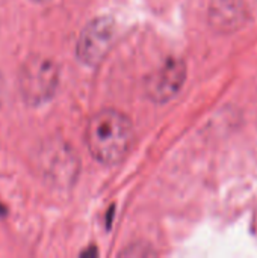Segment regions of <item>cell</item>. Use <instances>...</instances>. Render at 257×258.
Instances as JSON below:
<instances>
[{"label": "cell", "mask_w": 257, "mask_h": 258, "mask_svg": "<svg viewBox=\"0 0 257 258\" xmlns=\"http://www.w3.org/2000/svg\"><path fill=\"white\" fill-rule=\"evenodd\" d=\"M115 35V24L108 17H98L89 21L82 30L76 54L79 60L88 67L98 65L111 48Z\"/></svg>", "instance_id": "3957f363"}, {"label": "cell", "mask_w": 257, "mask_h": 258, "mask_svg": "<svg viewBox=\"0 0 257 258\" xmlns=\"http://www.w3.org/2000/svg\"><path fill=\"white\" fill-rule=\"evenodd\" d=\"M33 2H36V3H45V2H48V0H33Z\"/></svg>", "instance_id": "8992f818"}, {"label": "cell", "mask_w": 257, "mask_h": 258, "mask_svg": "<svg viewBox=\"0 0 257 258\" xmlns=\"http://www.w3.org/2000/svg\"><path fill=\"white\" fill-rule=\"evenodd\" d=\"M130 118L115 109H103L91 116L85 141L91 156L105 165H115L126 157L133 144Z\"/></svg>", "instance_id": "6da1fadb"}, {"label": "cell", "mask_w": 257, "mask_h": 258, "mask_svg": "<svg viewBox=\"0 0 257 258\" xmlns=\"http://www.w3.org/2000/svg\"><path fill=\"white\" fill-rule=\"evenodd\" d=\"M6 215V209L3 206H0V216H5Z\"/></svg>", "instance_id": "5b68a950"}, {"label": "cell", "mask_w": 257, "mask_h": 258, "mask_svg": "<svg viewBox=\"0 0 257 258\" xmlns=\"http://www.w3.org/2000/svg\"><path fill=\"white\" fill-rule=\"evenodd\" d=\"M186 67L182 60L168 59L147 80V94L156 103H165L173 98L185 83Z\"/></svg>", "instance_id": "277c9868"}, {"label": "cell", "mask_w": 257, "mask_h": 258, "mask_svg": "<svg viewBox=\"0 0 257 258\" xmlns=\"http://www.w3.org/2000/svg\"><path fill=\"white\" fill-rule=\"evenodd\" d=\"M59 83L58 65L44 56L33 54L21 67L18 88L23 100L29 106H38L48 101Z\"/></svg>", "instance_id": "7a4b0ae2"}]
</instances>
